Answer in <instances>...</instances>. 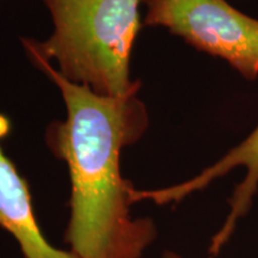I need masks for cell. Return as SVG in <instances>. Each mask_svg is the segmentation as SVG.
Wrapping results in <instances>:
<instances>
[{"mask_svg": "<svg viewBox=\"0 0 258 258\" xmlns=\"http://www.w3.org/2000/svg\"><path fill=\"white\" fill-rule=\"evenodd\" d=\"M235 167H244L246 175L235 186L233 195L230 199L231 211L224 225L212 238L209 254L214 258L231 238L238 220L249 212L254 194L258 190V125L238 146L232 148L230 152L226 153L212 166L203 170L200 175L170 188L140 190L139 198L141 201L150 200L158 205L180 201L190 194L206 188L213 180L220 178Z\"/></svg>", "mask_w": 258, "mask_h": 258, "instance_id": "obj_4", "label": "cell"}, {"mask_svg": "<svg viewBox=\"0 0 258 258\" xmlns=\"http://www.w3.org/2000/svg\"><path fill=\"white\" fill-rule=\"evenodd\" d=\"M53 21L47 40L22 38L27 54L51 63L57 72L97 95H138L131 76L132 51L141 29L143 0H43Z\"/></svg>", "mask_w": 258, "mask_h": 258, "instance_id": "obj_2", "label": "cell"}, {"mask_svg": "<svg viewBox=\"0 0 258 258\" xmlns=\"http://www.w3.org/2000/svg\"><path fill=\"white\" fill-rule=\"evenodd\" d=\"M0 227L18 244L24 258H82L54 246L42 232L24 177L0 145Z\"/></svg>", "mask_w": 258, "mask_h": 258, "instance_id": "obj_5", "label": "cell"}, {"mask_svg": "<svg viewBox=\"0 0 258 258\" xmlns=\"http://www.w3.org/2000/svg\"><path fill=\"white\" fill-rule=\"evenodd\" d=\"M27 56L55 84L66 105V118L46 132L50 151L69 167L64 241L82 258H141L156 240L157 227L152 219L132 215L135 188L122 176L121 153L146 132V106L138 95H97L63 78L38 55Z\"/></svg>", "mask_w": 258, "mask_h": 258, "instance_id": "obj_1", "label": "cell"}, {"mask_svg": "<svg viewBox=\"0 0 258 258\" xmlns=\"http://www.w3.org/2000/svg\"><path fill=\"white\" fill-rule=\"evenodd\" d=\"M163 258H182L179 254H177L173 251H165L163 254Z\"/></svg>", "mask_w": 258, "mask_h": 258, "instance_id": "obj_6", "label": "cell"}, {"mask_svg": "<svg viewBox=\"0 0 258 258\" xmlns=\"http://www.w3.org/2000/svg\"><path fill=\"white\" fill-rule=\"evenodd\" d=\"M144 25L166 28L186 43L220 57L245 79L258 77V19L226 0H143Z\"/></svg>", "mask_w": 258, "mask_h": 258, "instance_id": "obj_3", "label": "cell"}]
</instances>
